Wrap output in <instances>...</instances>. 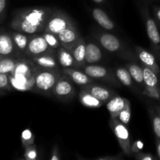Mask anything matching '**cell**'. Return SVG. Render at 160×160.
<instances>
[{"mask_svg":"<svg viewBox=\"0 0 160 160\" xmlns=\"http://www.w3.org/2000/svg\"><path fill=\"white\" fill-rule=\"evenodd\" d=\"M55 9L48 6H34L17 9L10 22L11 29L28 34L45 31L47 21Z\"/></svg>","mask_w":160,"mask_h":160,"instance_id":"cell-1","label":"cell"},{"mask_svg":"<svg viewBox=\"0 0 160 160\" xmlns=\"http://www.w3.org/2000/svg\"><path fill=\"white\" fill-rule=\"evenodd\" d=\"M37 67L25 56H21L15 69L9 73V81L13 90L20 92H32L35 83Z\"/></svg>","mask_w":160,"mask_h":160,"instance_id":"cell-2","label":"cell"},{"mask_svg":"<svg viewBox=\"0 0 160 160\" xmlns=\"http://www.w3.org/2000/svg\"><path fill=\"white\" fill-rule=\"evenodd\" d=\"M62 74V69L50 70L37 67L35 83L31 92L52 97L53 88Z\"/></svg>","mask_w":160,"mask_h":160,"instance_id":"cell-3","label":"cell"},{"mask_svg":"<svg viewBox=\"0 0 160 160\" xmlns=\"http://www.w3.org/2000/svg\"><path fill=\"white\" fill-rule=\"evenodd\" d=\"M94 37L102 47L110 53H120V56L126 59H131L132 54L128 52L124 44L114 34L103 31H98L94 34Z\"/></svg>","mask_w":160,"mask_h":160,"instance_id":"cell-4","label":"cell"},{"mask_svg":"<svg viewBox=\"0 0 160 160\" xmlns=\"http://www.w3.org/2000/svg\"><path fill=\"white\" fill-rule=\"evenodd\" d=\"M73 25H76V23L67 12L55 9L47 21L44 32L52 33L57 36L61 31Z\"/></svg>","mask_w":160,"mask_h":160,"instance_id":"cell-5","label":"cell"},{"mask_svg":"<svg viewBox=\"0 0 160 160\" xmlns=\"http://www.w3.org/2000/svg\"><path fill=\"white\" fill-rule=\"evenodd\" d=\"M94 80L103 81L117 87H121V83L117 79L115 73L106 67L95 64H87L81 69Z\"/></svg>","mask_w":160,"mask_h":160,"instance_id":"cell-6","label":"cell"},{"mask_svg":"<svg viewBox=\"0 0 160 160\" xmlns=\"http://www.w3.org/2000/svg\"><path fill=\"white\" fill-rule=\"evenodd\" d=\"M141 13L145 20L147 34L150 41V44L152 48L153 52L160 61V33L159 28L155 21L154 18L150 16L148 9L143 7L141 9Z\"/></svg>","mask_w":160,"mask_h":160,"instance_id":"cell-7","label":"cell"},{"mask_svg":"<svg viewBox=\"0 0 160 160\" xmlns=\"http://www.w3.org/2000/svg\"><path fill=\"white\" fill-rule=\"evenodd\" d=\"M109 127L113 131L120 147H121L123 152L124 155L128 157L132 156L131 153V138H130L129 131L126 125L120 121L117 118L112 119L110 118L109 122Z\"/></svg>","mask_w":160,"mask_h":160,"instance_id":"cell-8","label":"cell"},{"mask_svg":"<svg viewBox=\"0 0 160 160\" xmlns=\"http://www.w3.org/2000/svg\"><path fill=\"white\" fill-rule=\"evenodd\" d=\"M75 95L76 89L73 81L64 74L61 75L53 88L52 96L59 101L70 102L74 98Z\"/></svg>","mask_w":160,"mask_h":160,"instance_id":"cell-9","label":"cell"},{"mask_svg":"<svg viewBox=\"0 0 160 160\" xmlns=\"http://www.w3.org/2000/svg\"><path fill=\"white\" fill-rule=\"evenodd\" d=\"M51 52L56 51L52 49L42 33L31 34L27 49L25 51L24 56L28 58H32L45 54V53Z\"/></svg>","mask_w":160,"mask_h":160,"instance_id":"cell-10","label":"cell"},{"mask_svg":"<svg viewBox=\"0 0 160 160\" xmlns=\"http://www.w3.org/2000/svg\"><path fill=\"white\" fill-rule=\"evenodd\" d=\"M38 68L50 69V70H60L56 52L45 53L35 57L29 58Z\"/></svg>","mask_w":160,"mask_h":160,"instance_id":"cell-11","label":"cell"},{"mask_svg":"<svg viewBox=\"0 0 160 160\" xmlns=\"http://www.w3.org/2000/svg\"><path fill=\"white\" fill-rule=\"evenodd\" d=\"M134 50L136 56L142 62V66L148 67L160 76V68L155 55L140 46H135Z\"/></svg>","mask_w":160,"mask_h":160,"instance_id":"cell-12","label":"cell"},{"mask_svg":"<svg viewBox=\"0 0 160 160\" xmlns=\"http://www.w3.org/2000/svg\"><path fill=\"white\" fill-rule=\"evenodd\" d=\"M81 89L88 91L90 92L92 95H93L95 98L99 99L100 101L102 102L104 104H106L112 97L117 95L116 92L114 90L109 88L107 87L99 85L98 84L95 83H91V84H86V85L81 86Z\"/></svg>","mask_w":160,"mask_h":160,"instance_id":"cell-13","label":"cell"},{"mask_svg":"<svg viewBox=\"0 0 160 160\" xmlns=\"http://www.w3.org/2000/svg\"><path fill=\"white\" fill-rule=\"evenodd\" d=\"M57 37L60 42L61 45L70 51V49L73 48V45L77 43L81 36L78 31V28H77V25H73L70 28H66L65 30L59 33Z\"/></svg>","mask_w":160,"mask_h":160,"instance_id":"cell-14","label":"cell"},{"mask_svg":"<svg viewBox=\"0 0 160 160\" xmlns=\"http://www.w3.org/2000/svg\"><path fill=\"white\" fill-rule=\"evenodd\" d=\"M0 54L4 57L21 56L14 44L11 32H0Z\"/></svg>","mask_w":160,"mask_h":160,"instance_id":"cell-15","label":"cell"},{"mask_svg":"<svg viewBox=\"0 0 160 160\" xmlns=\"http://www.w3.org/2000/svg\"><path fill=\"white\" fill-rule=\"evenodd\" d=\"M62 74L70 78L73 83L79 86H84L86 84L93 83L95 80L84 73L82 70L78 68H65L62 69Z\"/></svg>","mask_w":160,"mask_h":160,"instance_id":"cell-16","label":"cell"},{"mask_svg":"<svg viewBox=\"0 0 160 160\" xmlns=\"http://www.w3.org/2000/svg\"><path fill=\"white\" fill-rule=\"evenodd\" d=\"M70 52L75 61V68L81 69L84 66L86 65V42L82 37L80 38L79 40L70 49Z\"/></svg>","mask_w":160,"mask_h":160,"instance_id":"cell-17","label":"cell"},{"mask_svg":"<svg viewBox=\"0 0 160 160\" xmlns=\"http://www.w3.org/2000/svg\"><path fill=\"white\" fill-rule=\"evenodd\" d=\"M128 99L123 98L118 95H115L106 103V108L110 114V118L116 119L118 117L119 113L126 106Z\"/></svg>","mask_w":160,"mask_h":160,"instance_id":"cell-18","label":"cell"},{"mask_svg":"<svg viewBox=\"0 0 160 160\" xmlns=\"http://www.w3.org/2000/svg\"><path fill=\"white\" fill-rule=\"evenodd\" d=\"M92 17L94 20L105 30L107 31H113L116 28L115 23L109 18V16L99 8H94L92 11Z\"/></svg>","mask_w":160,"mask_h":160,"instance_id":"cell-19","label":"cell"},{"mask_svg":"<svg viewBox=\"0 0 160 160\" xmlns=\"http://www.w3.org/2000/svg\"><path fill=\"white\" fill-rule=\"evenodd\" d=\"M102 58V53L99 46L93 42H86L85 62L87 64H95L100 62Z\"/></svg>","mask_w":160,"mask_h":160,"instance_id":"cell-20","label":"cell"},{"mask_svg":"<svg viewBox=\"0 0 160 160\" xmlns=\"http://www.w3.org/2000/svg\"><path fill=\"white\" fill-rule=\"evenodd\" d=\"M114 73H115V75L117 76V79L119 80V81L123 85L128 88L131 89V90L134 91V92H139L138 88L134 84V80H133L131 73H130V72L128 71V70L126 67H117L115 69V70H114Z\"/></svg>","mask_w":160,"mask_h":160,"instance_id":"cell-21","label":"cell"},{"mask_svg":"<svg viewBox=\"0 0 160 160\" xmlns=\"http://www.w3.org/2000/svg\"><path fill=\"white\" fill-rule=\"evenodd\" d=\"M56 55L61 68H75L74 59L70 50L61 45L56 51Z\"/></svg>","mask_w":160,"mask_h":160,"instance_id":"cell-22","label":"cell"},{"mask_svg":"<svg viewBox=\"0 0 160 160\" xmlns=\"http://www.w3.org/2000/svg\"><path fill=\"white\" fill-rule=\"evenodd\" d=\"M125 67L128 69L134 81L138 85L139 88L142 89V92L145 86V81H144L143 67L135 62H129L125 65Z\"/></svg>","mask_w":160,"mask_h":160,"instance_id":"cell-23","label":"cell"},{"mask_svg":"<svg viewBox=\"0 0 160 160\" xmlns=\"http://www.w3.org/2000/svg\"><path fill=\"white\" fill-rule=\"evenodd\" d=\"M11 34H12L14 44L17 47L18 52L20 53L21 56H24V53L27 49V47H28L31 34H25V33L17 31H14L11 32Z\"/></svg>","mask_w":160,"mask_h":160,"instance_id":"cell-24","label":"cell"},{"mask_svg":"<svg viewBox=\"0 0 160 160\" xmlns=\"http://www.w3.org/2000/svg\"><path fill=\"white\" fill-rule=\"evenodd\" d=\"M79 101L83 106L88 108H100L104 105L102 102L84 89H81L80 91Z\"/></svg>","mask_w":160,"mask_h":160,"instance_id":"cell-25","label":"cell"},{"mask_svg":"<svg viewBox=\"0 0 160 160\" xmlns=\"http://www.w3.org/2000/svg\"><path fill=\"white\" fill-rule=\"evenodd\" d=\"M142 67H143L144 81H145V86L160 88V76L156 74L154 71L150 70L148 67L144 66H142Z\"/></svg>","mask_w":160,"mask_h":160,"instance_id":"cell-26","label":"cell"},{"mask_svg":"<svg viewBox=\"0 0 160 160\" xmlns=\"http://www.w3.org/2000/svg\"><path fill=\"white\" fill-rule=\"evenodd\" d=\"M20 57H15V56L3 57V59L0 61V73H6V74L12 73Z\"/></svg>","mask_w":160,"mask_h":160,"instance_id":"cell-27","label":"cell"},{"mask_svg":"<svg viewBox=\"0 0 160 160\" xmlns=\"http://www.w3.org/2000/svg\"><path fill=\"white\" fill-rule=\"evenodd\" d=\"M148 113L152 123L153 131L157 138L160 139V117L153 105H149L148 108Z\"/></svg>","mask_w":160,"mask_h":160,"instance_id":"cell-28","label":"cell"},{"mask_svg":"<svg viewBox=\"0 0 160 160\" xmlns=\"http://www.w3.org/2000/svg\"><path fill=\"white\" fill-rule=\"evenodd\" d=\"M131 102L128 100V102H127L126 106L123 108V109L121 110V112L119 113L118 119L121 123H123V124L126 125L128 127V125L129 124L130 120H131Z\"/></svg>","mask_w":160,"mask_h":160,"instance_id":"cell-29","label":"cell"},{"mask_svg":"<svg viewBox=\"0 0 160 160\" xmlns=\"http://www.w3.org/2000/svg\"><path fill=\"white\" fill-rule=\"evenodd\" d=\"M42 34L46 40L47 43L51 47L52 49H53L54 51H57L58 48L61 46L60 42H59L57 36L56 34L48 32H42Z\"/></svg>","mask_w":160,"mask_h":160,"instance_id":"cell-30","label":"cell"},{"mask_svg":"<svg viewBox=\"0 0 160 160\" xmlns=\"http://www.w3.org/2000/svg\"><path fill=\"white\" fill-rule=\"evenodd\" d=\"M21 142L23 148L34 144V135L29 128H27L22 132Z\"/></svg>","mask_w":160,"mask_h":160,"instance_id":"cell-31","label":"cell"},{"mask_svg":"<svg viewBox=\"0 0 160 160\" xmlns=\"http://www.w3.org/2000/svg\"><path fill=\"white\" fill-rule=\"evenodd\" d=\"M142 94L143 95L155 99L160 102V88H151L145 86L142 90Z\"/></svg>","mask_w":160,"mask_h":160,"instance_id":"cell-32","label":"cell"},{"mask_svg":"<svg viewBox=\"0 0 160 160\" xmlns=\"http://www.w3.org/2000/svg\"><path fill=\"white\" fill-rule=\"evenodd\" d=\"M38 148L34 144L24 148L23 158L26 160H35L38 159Z\"/></svg>","mask_w":160,"mask_h":160,"instance_id":"cell-33","label":"cell"},{"mask_svg":"<svg viewBox=\"0 0 160 160\" xmlns=\"http://www.w3.org/2000/svg\"><path fill=\"white\" fill-rule=\"evenodd\" d=\"M0 90L12 92L13 90L9 81V74L0 73Z\"/></svg>","mask_w":160,"mask_h":160,"instance_id":"cell-34","label":"cell"},{"mask_svg":"<svg viewBox=\"0 0 160 160\" xmlns=\"http://www.w3.org/2000/svg\"><path fill=\"white\" fill-rule=\"evenodd\" d=\"M133 157L137 160H155L156 159V157L153 156L152 153H146V152H139L136 153L133 156Z\"/></svg>","mask_w":160,"mask_h":160,"instance_id":"cell-35","label":"cell"},{"mask_svg":"<svg viewBox=\"0 0 160 160\" xmlns=\"http://www.w3.org/2000/svg\"><path fill=\"white\" fill-rule=\"evenodd\" d=\"M143 147H144V144L142 141L138 140V141H135L134 142H133V143L131 144V148L132 156H134V154H136V153L139 152L143 148Z\"/></svg>","mask_w":160,"mask_h":160,"instance_id":"cell-36","label":"cell"},{"mask_svg":"<svg viewBox=\"0 0 160 160\" xmlns=\"http://www.w3.org/2000/svg\"><path fill=\"white\" fill-rule=\"evenodd\" d=\"M62 158V155H61L60 151H59V148L58 147L57 145H54L52 148L51 152V156L49 157L50 160H59Z\"/></svg>","mask_w":160,"mask_h":160,"instance_id":"cell-37","label":"cell"},{"mask_svg":"<svg viewBox=\"0 0 160 160\" xmlns=\"http://www.w3.org/2000/svg\"><path fill=\"white\" fill-rule=\"evenodd\" d=\"M7 0H0V23L3 21L6 16Z\"/></svg>","mask_w":160,"mask_h":160,"instance_id":"cell-38","label":"cell"},{"mask_svg":"<svg viewBox=\"0 0 160 160\" xmlns=\"http://www.w3.org/2000/svg\"><path fill=\"white\" fill-rule=\"evenodd\" d=\"M124 153H120V154L116 155V156H106L98 157L95 159V160H122L124 157Z\"/></svg>","mask_w":160,"mask_h":160,"instance_id":"cell-39","label":"cell"},{"mask_svg":"<svg viewBox=\"0 0 160 160\" xmlns=\"http://www.w3.org/2000/svg\"><path fill=\"white\" fill-rule=\"evenodd\" d=\"M152 13L153 18H154L158 28H160V7H159V6H153Z\"/></svg>","mask_w":160,"mask_h":160,"instance_id":"cell-40","label":"cell"},{"mask_svg":"<svg viewBox=\"0 0 160 160\" xmlns=\"http://www.w3.org/2000/svg\"><path fill=\"white\" fill-rule=\"evenodd\" d=\"M156 150H157L158 156H159V158L160 159V139L157 138H156Z\"/></svg>","mask_w":160,"mask_h":160,"instance_id":"cell-41","label":"cell"},{"mask_svg":"<svg viewBox=\"0 0 160 160\" xmlns=\"http://www.w3.org/2000/svg\"><path fill=\"white\" fill-rule=\"evenodd\" d=\"M155 107V109H156V110L157 111V112L159 113V117H160V105H158V104H155L153 105Z\"/></svg>","mask_w":160,"mask_h":160,"instance_id":"cell-42","label":"cell"},{"mask_svg":"<svg viewBox=\"0 0 160 160\" xmlns=\"http://www.w3.org/2000/svg\"><path fill=\"white\" fill-rule=\"evenodd\" d=\"M92 1H94L96 3H98V4H102V3H104L106 0H92Z\"/></svg>","mask_w":160,"mask_h":160,"instance_id":"cell-43","label":"cell"},{"mask_svg":"<svg viewBox=\"0 0 160 160\" xmlns=\"http://www.w3.org/2000/svg\"><path fill=\"white\" fill-rule=\"evenodd\" d=\"M6 94V91H2V90H0V97L2 96V95H5Z\"/></svg>","mask_w":160,"mask_h":160,"instance_id":"cell-44","label":"cell"},{"mask_svg":"<svg viewBox=\"0 0 160 160\" xmlns=\"http://www.w3.org/2000/svg\"><path fill=\"white\" fill-rule=\"evenodd\" d=\"M3 57H4V56H2V55H1V54H0V61H1V60H2V59H3Z\"/></svg>","mask_w":160,"mask_h":160,"instance_id":"cell-45","label":"cell"}]
</instances>
